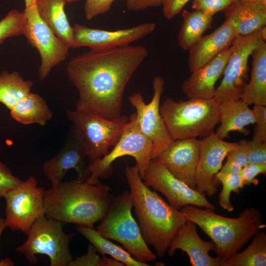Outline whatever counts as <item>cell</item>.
Here are the masks:
<instances>
[{"label":"cell","mask_w":266,"mask_h":266,"mask_svg":"<svg viewBox=\"0 0 266 266\" xmlns=\"http://www.w3.org/2000/svg\"><path fill=\"white\" fill-rule=\"evenodd\" d=\"M148 54L143 46L129 45L72 58L66 70L78 93L75 109L108 119L120 116L127 84Z\"/></svg>","instance_id":"6da1fadb"},{"label":"cell","mask_w":266,"mask_h":266,"mask_svg":"<svg viewBox=\"0 0 266 266\" xmlns=\"http://www.w3.org/2000/svg\"><path fill=\"white\" fill-rule=\"evenodd\" d=\"M125 176L142 237L162 257L187 220L144 183L135 166L127 167Z\"/></svg>","instance_id":"7a4b0ae2"},{"label":"cell","mask_w":266,"mask_h":266,"mask_svg":"<svg viewBox=\"0 0 266 266\" xmlns=\"http://www.w3.org/2000/svg\"><path fill=\"white\" fill-rule=\"evenodd\" d=\"M110 187L101 183L77 179L61 182L44 194L45 216L63 225L73 223L94 227L109 210L114 197Z\"/></svg>","instance_id":"3957f363"},{"label":"cell","mask_w":266,"mask_h":266,"mask_svg":"<svg viewBox=\"0 0 266 266\" xmlns=\"http://www.w3.org/2000/svg\"><path fill=\"white\" fill-rule=\"evenodd\" d=\"M179 211L186 220L195 223L211 238L217 255L224 261L266 227L261 212L253 207L243 209L235 218L226 217L215 213L213 209L193 205L184 206Z\"/></svg>","instance_id":"277c9868"},{"label":"cell","mask_w":266,"mask_h":266,"mask_svg":"<svg viewBox=\"0 0 266 266\" xmlns=\"http://www.w3.org/2000/svg\"><path fill=\"white\" fill-rule=\"evenodd\" d=\"M159 110L173 141L206 137L220 122L219 104L213 99L176 101L167 98Z\"/></svg>","instance_id":"5b68a950"},{"label":"cell","mask_w":266,"mask_h":266,"mask_svg":"<svg viewBox=\"0 0 266 266\" xmlns=\"http://www.w3.org/2000/svg\"><path fill=\"white\" fill-rule=\"evenodd\" d=\"M131 195L125 190L114 197L110 207L97 227L104 237L121 243L136 261L147 263L157 258L144 241L132 213Z\"/></svg>","instance_id":"8992f818"},{"label":"cell","mask_w":266,"mask_h":266,"mask_svg":"<svg viewBox=\"0 0 266 266\" xmlns=\"http://www.w3.org/2000/svg\"><path fill=\"white\" fill-rule=\"evenodd\" d=\"M63 225L45 215L33 223L24 243L16 248L31 264L37 262V254H43L50 259V266H68L72 260L69 244L75 233L67 234Z\"/></svg>","instance_id":"52a82bcc"},{"label":"cell","mask_w":266,"mask_h":266,"mask_svg":"<svg viewBox=\"0 0 266 266\" xmlns=\"http://www.w3.org/2000/svg\"><path fill=\"white\" fill-rule=\"evenodd\" d=\"M129 120L122 135L111 151L88 165L90 177L87 181L90 183L99 184L101 183L100 179L109 177L113 172L112 163L125 156L135 159V166L142 179L151 160L152 143L140 131L135 112L129 117Z\"/></svg>","instance_id":"ba28073f"},{"label":"cell","mask_w":266,"mask_h":266,"mask_svg":"<svg viewBox=\"0 0 266 266\" xmlns=\"http://www.w3.org/2000/svg\"><path fill=\"white\" fill-rule=\"evenodd\" d=\"M66 116L82 133L88 165L109 152V148L120 138L129 121V117L124 115L108 119L76 109L67 110Z\"/></svg>","instance_id":"9c48e42d"},{"label":"cell","mask_w":266,"mask_h":266,"mask_svg":"<svg viewBox=\"0 0 266 266\" xmlns=\"http://www.w3.org/2000/svg\"><path fill=\"white\" fill-rule=\"evenodd\" d=\"M266 40V26L245 36H237L223 72L224 77L216 89L213 100L218 104L229 100H240L246 85L248 61L253 50Z\"/></svg>","instance_id":"30bf717a"},{"label":"cell","mask_w":266,"mask_h":266,"mask_svg":"<svg viewBox=\"0 0 266 266\" xmlns=\"http://www.w3.org/2000/svg\"><path fill=\"white\" fill-rule=\"evenodd\" d=\"M44 191L43 188L37 186V181L33 176L9 191L4 197L6 202L4 220L7 227L27 235L34 222L45 215Z\"/></svg>","instance_id":"8fae6325"},{"label":"cell","mask_w":266,"mask_h":266,"mask_svg":"<svg viewBox=\"0 0 266 266\" xmlns=\"http://www.w3.org/2000/svg\"><path fill=\"white\" fill-rule=\"evenodd\" d=\"M24 35L28 42L38 51L41 59L38 69L40 80L52 68L66 59L69 47L60 40L40 17L35 3L25 7Z\"/></svg>","instance_id":"7c38bea8"},{"label":"cell","mask_w":266,"mask_h":266,"mask_svg":"<svg viewBox=\"0 0 266 266\" xmlns=\"http://www.w3.org/2000/svg\"><path fill=\"white\" fill-rule=\"evenodd\" d=\"M164 80L157 76L153 80L154 90L149 103L143 100L140 93H133L129 100L135 108L136 120L142 133L152 143L151 158L155 159L173 141L167 131L159 110L160 100L164 91Z\"/></svg>","instance_id":"4fadbf2b"},{"label":"cell","mask_w":266,"mask_h":266,"mask_svg":"<svg viewBox=\"0 0 266 266\" xmlns=\"http://www.w3.org/2000/svg\"><path fill=\"white\" fill-rule=\"evenodd\" d=\"M144 183L164 195L178 210L193 205L214 210V205L196 190L175 177L156 159H152L142 178Z\"/></svg>","instance_id":"5bb4252c"},{"label":"cell","mask_w":266,"mask_h":266,"mask_svg":"<svg viewBox=\"0 0 266 266\" xmlns=\"http://www.w3.org/2000/svg\"><path fill=\"white\" fill-rule=\"evenodd\" d=\"M87 152L82 133L72 124L62 148L52 158L42 164L43 172L52 187L58 185L67 171L73 169L78 175L77 180L87 181L90 174Z\"/></svg>","instance_id":"9a60e30c"},{"label":"cell","mask_w":266,"mask_h":266,"mask_svg":"<svg viewBox=\"0 0 266 266\" xmlns=\"http://www.w3.org/2000/svg\"><path fill=\"white\" fill-rule=\"evenodd\" d=\"M72 28L73 39L71 48L87 46L91 49H110L130 45L148 35L155 30L156 24L147 22L115 31L93 29L78 23Z\"/></svg>","instance_id":"2e32d148"},{"label":"cell","mask_w":266,"mask_h":266,"mask_svg":"<svg viewBox=\"0 0 266 266\" xmlns=\"http://www.w3.org/2000/svg\"><path fill=\"white\" fill-rule=\"evenodd\" d=\"M219 138L213 132L202 140L196 173V190L200 194L212 197L220 185L216 177L227 154L237 146Z\"/></svg>","instance_id":"e0dca14e"},{"label":"cell","mask_w":266,"mask_h":266,"mask_svg":"<svg viewBox=\"0 0 266 266\" xmlns=\"http://www.w3.org/2000/svg\"><path fill=\"white\" fill-rule=\"evenodd\" d=\"M202 140H174L156 159L171 174L196 190V173Z\"/></svg>","instance_id":"ac0fdd59"},{"label":"cell","mask_w":266,"mask_h":266,"mask_svg":"<svg viewBox=\"0 0 266 266\" xmlns=\"http://www.w3.org/2000/svg\"><path fill=\"white\" fill-rule=\"evenodd\" d=\"M231 46L213 59L192 72L181 85V89L188 99H213L215 83L223 74L231 53Z\"/></svg>","instance_id":"d6986e66"},{"label":"cell","mask_w":266,"mask_h":266,"mask_svg":"<svg viewBox=\"0 0 266 266\" xmlns=\"http://www.w3.org/2000/svg\"><path fill=\"white\" fill-rule=\"evenodd\" d=\"M178 249L187 254L193 266H224V260L209 254L210 251H215L214 243L202 240L197 233V225L190 220H187L173 239L167 251L168 255L173 256Z\"/></svg>","instance_id":"ffe728a7"},{"label":"cell","mask_w":266,"mask_h":266,"mask_svg":"<svg viewBox=\"0 0 266 266\" xmlns=\"http://www.w3.org/2000/svg\"><path fill=\"white\" fill-rule=\"evenodd\" d=\"M237 36L228 20L211 33L202 36L189 50L188 67L191 72L205 65L230 47Z\"/></svg>","instance_id":"44dd1931"},{"label":"cell","mask_w":266,"mask_h":266,"mask_svg":"<svg viewBox=\"0 0 266 266\" xmlns=\"http://www.w3.org/2000/svg\"><path fill=\"white\" fill-rule=\"evenodd\" d=\"M237 36H245L266 26V1L235 0L223 10Z\"/></svg>","instance_id":"7402d4cb"},{"label":"cell","mask_w":266,"mask_h":266,"mask_svg":"<svg viewBox=\"0 0 266 266\" xmlns=\"http://www.w3.org/2000/svg\"><path fill=\"white\" fill-rule=\"evenodd\" d=\"M219 123L215 133L220 139L230 137L229 133L236 131L243 135L249 133L246 127L255 123L253 109L241 100H229L219 104Z\"/></svg>","instance_id":"603a6c76"},{"label":"cell","mask_w":266,"mask_h":266,"mask_svg":"<svg viewBox=\"0 0 266 266\" xmlns=\"http://www.w3.org/2000/svg\"><path fill=\"white\" fill-rule=\"evenodd\" d=\"M249 81L240 100L250 104L266 105V43L262 40L253 50Z\"/></svg>","instance_id":"cb8c5ba5"},{"label":"cell","mask_w":266,"mask_h":266,"mask_svg":"<svg viewBox=\"0 0 266 266\" xmlns=\"http://www.w3.org/2000/svg\"><path fill=\"white\" fill-rule=\"evenodd\" d=\"M66 3L65 0H36L35 2L43 21L60 40L71 48L73 32L65 12Z\"/></svg>","instance_id":"d4e9b609"},{"label":"cell","mask_w":266,"mask_h":266,"mask_svg":"<svg viewBox=\"0 0 266 266\" xmlns=\"http://www.w3.org/2000/svg\"><path fill=\"white\" fill-rule=\"evenodd\" d=\"M10 112L13 119L23 125L37 124L43 126L53 118V113L43 98L31 92Z\"/></svg>","instance_id":"484cf974"},{"label":"cell","mask_w":266,"mask_h":266,"mask_svg":"<svg viewBox=\"0 0 266 266\" xmlns=\"http://www.w3.org/2000/svg\"><path fill=\"white\" fill-rule=\"evenodd\" d=\"M183 18L177 40L180 48L188 51L202 36L203 33L212 27L213 16L201 11H188L183 10L181 12Z\"/></svg>","instance_id":"4316f807"},{"label":"cell","mask_w":266,"mask_h":266,"mask_svg":"<svg viewBox=\"0 0 266 266\" xmlns=\"http://www.w3.org/2000/svg\"><path fill=\"white\" fill-rule=\"evenodd\" d=\"M76 229L77 232L87 239L102 256L108 254L127 266H149L147 263L136 261L127 250L103 236L94 227L77 226Z\"/></svg>","instance_id":"83f0119b"},{"label":"cell","mask_w":266,"mask_h":266,"mask_svg":"<svg viewBox=\"0 0 266 266\" xmlns=\"http://www.w3.org/2000/svg\"><path fill=\"white\" fill-rule=\"evenodd\" d=\"M31 80H25L16 71L5 70L0 73V102L9 110L31 92Z\"/></svg>","instance_id":"f1b7e54d"},{"label":"cell","mask_w":266,"mask_h":266,"mask_svg":"<svg viewBox=\"0 0 266 266\" xmlns=\"http://www.w3.org/2000/svg\"><path fill=\"white\" fill-rule=\"evenodd\" d=\"M266 233L261 231L253 237L249 245L224 261V266H266Z\"/></svg>","instance_id":"f546056e"},{"label":"cell","mask_w":266,"mask_h":266,"mask_svg":"<svg viewBox=\"0 0 266 266\" xmlns=\"http://www.w3.org/2000/svg\"><path fill=\"white\" fill-rule=\"evenodd\" d=\"M216 177L222 185V189L219 195V204L220 207L229 212L233 210L234 207L230 200L232 192L239 193L244 186L243 178L240 172H218Z\"/></svg>","instance_id":"4dcf8cb0"},{"label":"cell","mask_w":266,"mask_h":266,"mask_svg":"<svg viewBox=\"0 0 266 266\" xmlns=\"http://www.w3.org/2000/svg\"><path fill=\"white\" fill-rule=\"evenodd\" d=\"M26 17L24 12L12 10L0 20V44L7 38L24 34Z\"/></svg>","instance_id":"1f68e13d"},{"label":"cell","mask_w":266,"mask_h":266,"mask_svg":"<svg viewBox=\"0 0 266 266\" xmlns=\"http://www.w3.org/2000/svg\"><path fill=\"white\" fill-rule=\"evenodd\" d=\"M247 140H239L237 146L227 155V161L219 172H238L248 164Z\"/></svg>","instance_id":"d6a6232c"},{"label":"cell","mask_w":266,"mask_h":266,"mask_svg":"<svg viewBox=\"0 0 266 266\" xmlns=\"http://www.w3.org/2000/svg\"><path fill=\"white\" fill-rule=\"evenodd\" d=\"M235 0H194L192 8L213 16L216 13L223 11Z\"/></svg>","instance_id":"836d02e7"},{"label":"cell","mask_w":266,"mask_h":266,"mask_svg":"<svg viewBox=\"0 0 266 266\" xmlns=\"http://www.w3.org/2000/svg\"><path fill=\"white\" fill-rule=\"evenodd\" d=\"M23 182L18 177L12 174L11 170L0 161V198H4L11 190Z\"/></svg>","instance_id":"e575fe53"},{"label":"cell","mask_w":266,"mask_h":266,"mask_svg":"<svg viewBox=\"0 0 266 266\" xmlns=\"http://www.w3.org/2000/svg\"><path fill=\"white\" fill-rule=\"evenodd\" d=\"M253 111L255 116L256 125L254 128L252 140L266 142V107L254 105Z\"/></svg>","instance_id":"d590c367"},{"label":"cell","mask_w":266,"mask_h":266,"mask_svg":"<svg viewBox=\"0 0 266 266\" xmlns=\"http://www.w3.org/2000/svg\"><path fill=\"white\" fill-rule=\"evenodd\" d=\"M116 0H85L84 15L86 19L92 20L110 10L112 3Z\"/></svg>","instance_id":"8d00e7d4"},{"label":"cell","mask_w":266,"mask_h":266,"mask_svg":"<svg viewBox=\"0 0 266 266\" xmlns=\"http://www.w3.org/2000/svg\"><path fill=\"white\" fill-rule=\"evenodd\" d=\"M248 164H266V142L247 140Z\"/></svg>","instance_id":"74e56055"},{"label":"cell","mask_w":266,"mask_h":266,"mask_svg":"<svg viewBox=\"0 0 266 266\" xmlns=\"http://www.w3.org/2000/svg\"><path fill=\"white\" fill-rule=\"evenodd\" d=\"M244 186L251 184L257 185L259 180L256 177L261 174L266 173V164H248L241 170Z\"/></svg>","instance_id":"f35d334b"},{"label":"cell","mask_w":266,"mask_h":266,"mask_svg":"<svg viewBox=\"0 0 266 266\" xmlns=\"http://www.w3.org/2000/svg\"><path fill=\"white\" fill-rule=\"evenodd\" d=\"M96 248L90 242L86 253L72 260L68 266H101Z\"/></svg>","instance_id":"ab89813d"},{"label":"cell","mask_w":266,"mask_h":266,"mask_svg":"<svg viewBox=\"0 0 266 266\" xmlns=\"http://www.w3.org/2000/svg\"><path fill=\"white\" fill-rule=\"evenodd\" d=\"M190 0H161L164 17L171 20L178 15Z\"/></svg>","instance_id":"60d3db41"},{"label":"cell","mask_w":266,"mask_h":266,"mask_svg":"<svg viewBox=\"0 0 266 266\" xmlns=\"http://www.w3.org/2000/svg\"><path fill=\"white\" fill-rule=\"evenodd\" d=\"M127 8L132 11H139L152 7L161 5V0H126Z\"/></svg>","instance_id":"b9f144b4"},{"label":"cell","mask_w":266,"mask_h":266,"mask_svg":"<svg viewBox=\"0 0 266 266\" xmlns=\"http://www.w3.org/2000/svg\"><path fill=\"white\" fill-rule=\"evenodd\" d=\"M101 266H125L122 262L114 258H108L105 256L100 259Z\"/></svg>","instance_id":"7bdbcfd3"},{"label":"cell","mask_w":266,"mask_h":266,"mask_svg":"<svg viewBox=\"0 0 266 266\" xmlns=\"http://www.w3.org/2000/svg\"><path fill=\"white\" fill-rule=\"evenodd\" d=\"M14 262L10 258L0 260V266H13Z\"/></svg>","instance_id":"ee69618b"},{"label":"cell","mask_w":266,"mask_h":266,"mask_svg":"<svg viewBox=\"0 0 266 266\" xmlns=\"http://www.w3.org/2000/svg\"><path fill=\"white\" fill-rule=\"evenodd\" d=\"M7 227L5 223L4 219L0 216V237L4 231Z\"/></svg>","instance_id":"f6af8a7d"},{"label":"cell","mask_w":266,"mask_h":266,"mask_svg":"<svg viewBox=\"0 0 266 266\" xmlns=\"http://www.w3.org/2000/svg\"><path fill=\"white\" fill-rule=\"evenodd\" d=\"M26 7L30 6L35 3L36 0H24Z\"/></svg>","instance_id":"bcb514c9"},{"label":"cell","mask_w":266,"mask_h":266,"mask_svg":"<svg viewBox=\"0 0 266 266\" xmlns=\"http://www.w3.org/2000/svg\"><path fill=\"white\" fill-rule=\"evenodd\" d=\"M66 3H72L77 1H79L82 0H65Z\"/></svg>","instance_id":"7dc6e473"},{"label":"cell","mask_w":266,"mask_h":266,"mask_svg":"<svg viewBox=\"0 0 266 266\" xmlns=\"http://www.w3.org/2000/svg\"><path fill=\"white\" fill-rule=\"evenodd\" d=\"M241 1H266V0H238Z\"/></svg>","instance_id":"c3c4849f"}]
</instances>
